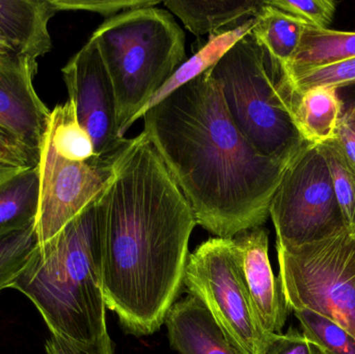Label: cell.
Listing matches in <instances>:
<instances>
[{
    "label": "cell",
    "mask_w": 355,
    "mask_h": 354,
    "mask_svg": "<svg viewBox=\"0 0 355 354\" xmlns=\"http://www.w3.org/2000/svg\"><path fill=\"white\" fill-rule=\"evenodd\" d=\"M183 284L240 354H261L269 337L254 313L234 238L215 237L188 256Z\"/></svg>",
    "instance_id": "52a82bcc"
},
{
    "label": "cell",
    "mask_w": 355,
    "mask_h": 354,
    "mask_svg": "<svg viewBox=\"0 0 355 354\" xmlns=\"http://www.w3.org/2000/svg\"><path fill=\"white\" fill-rule=\"evenodd\" d=\"M331 141L355 170V100L342 114Z\"/></svg>",
    "instance_id": "4dcf8cb0"
},
{
    "label": "cell",
    "mask_w": 355,
    "mask_h": 354,
    "mask_svg": "<svg viewBox=\"0 0 355 354\" xmlns=\"http://www.w3.org/2000/svg\"><path fill=\"white\" fill-rule=\"evenodd\" d=\"M123 151L112 157L71 161L56 153L46 132L37 163L40 199L35 230L39 243L55 236L105 193L116 177V161Z\"/></svg>",
    "instance_id": "9c48e42d"
},
{
    "label": "cell",
    "mask_w": 355,
    "mask_h": 354,
    "mask_svg": "<svg viewBox=\"0 0 355 354\" xmlns=\"http://www.w3.org/2000/svg\"><path fill=\"white\" fill-rule=\"evenodd\" d=\"M164 324L171 346L180 354H240L204 303L193 295L175 303Z\"/></svg>",
    "instance_id": "5bb4252c"
},
{
    "label": "cell",
    "mask_w": 355,
    "mask_h": 354,
    "mask_svg": "<svg viewBox=\"0 0 355 354\" xmlns=\"http://www.w3.org/2000/svg\"><path fill=\"white\" fill-rule=\"evenodd\" d=\"M252 24H254V18L241 23L239 26L209 37V41L207 42L206 45L200 48L189 60L184 62L175 71L174 74L166 81V83L156 91L155 95L148 102L145 108L137 114L135 122L139 118H144L146 112L164 101L176 89L213 68L237 42L250 33Z\"/></svg>",
    "instance_id": "ac0fdd59"
},
{
    "label": "cell",
    "mask_w": 355,
    "mask_h": 354,
    "mask_svg": "<svg viewBox=\"0 0 355 354\" xmlns=\"http://www.w3.org/2000/svg\"><path fill=\"white\" fill-rule=\"evenodd\" d=\"M304 23L263 0L254 17L250 35L265 50L273 62L285 69L300 46Z\"/></svg>",
    "instance_id": "d6986e66"
},
{
    "label": "cell",
    "mask_w": 355,
    "mask_h": 354,
    "mask_svg": "<svg viewBox=\"0 0 355 354\" xmlns=\"http://www.w3.org/2000/svg\"><path fill=\"white\" fill-rule=\"evenodd\" d=\"M355 57V33L304 27L300 46L284 72Z\"/></svg>",
    "instance_id": "ffe728a7"
},
{
    "label": "cell",
    "mask_w": 355,
    "mask_h": 354,
    "mask_svg": "<svg viewBox=\"0 0 355 354\" xmlns=\"http://www.w3.org/2000/svg\"><path fill=\"white\" fill-rule=\"evenodd\" d=\"M25 58H21L8 43L0 39V78L16 70L25 62Z\"/></svg>",
    "instance_id": "1f68e13d"
},
{
    "label": "cell",
    "mask_w": 355,
    "mask_h": 354,
    "mask_svg": "<svg viewBox=\"0 0 355 354\" xmlns=\"http://www.w3.org/2000/svg\"><path fill=\"white\" fill-rule=\"evenodd\" d=\"M209 72L232 122L259 154L290 162L308 143L292 118L283 69L250 33Z\"/></svg>",
    "instance_id": "5b68a950"
},
{
    "label": "cell",
    "mask_w": 355,
    "mask_h": 354,
    "mask_svg": "<svg viewBox=\"0 0 355 354\" xmlns=\"http://www.w3.org/2000/svg\"><path fill=\"white\" fill-rule=\"evenodd\" d=\"M54 6L60 10H87L97 12L106 18L118 12L137 8H150L162 3L159 0H53ZM121 14V12H120Z\"/></svg>",
    "instance_id": "4316f807"
},
{
    "label": "cell",
    "mask_w": 355,
    "mask_h": 354,
    "mask_svg": "<svg viewBox=\"0 0 355 354\" xmlns=\"http://www.w3.org/2000/svg\"><path fill=\"white\" fill-rule=\"evenodd\" d=\"M35 224L0 236V291L10 288L37 247Z\"/></svg>",
    "instance_id": "cb8c5ba5"
},
{
    "label": "cell",
    "mask_w": 355,
    "mask_h": 354,
    "mask_svg": "<svg viewBox=\"0 0 355 354\" xmlns=\"http://www.w3.org/2000/svg\"><path fill=\"white\" fill-rule=\"evenodd\" d=\"M103 204L106 308L129 334L149 336L183 285L193 211L145 132L119 156Z\"/></svg>",
    "instance_id": "6da1fadb"
},
{
    "label": "cell",
    "mask_w": 355,
    "mask_h": 354,
    "mask_svg": "<svg viewBox=\"0 0 355 354\" xmlns=\"http://www.w3.org/2000/svg\"><path fill=\"white\" fill-rule=\"evenodd\" d=\"M47 133L56 153L64 159L87 162L97 157L93 141L79 124L70 99L51 110Z\"/></svg>",
    "instance_id": "44dd1931"
},
{
    "label": "cell",
    "mask_w": 355,
    "mask_h": 354,
    "mask_svg": "<svg viewBox=\"0 0 355 354\" xmlns=\"http://www.w3.org/2000/svg\"><path fill=\"white\" fill-rule=\"evenodd\" d=\"M45 351L46 354H114V346L108 334L87 344L51 334L46 340Z\"/></svg>",
    "instance_id": "f546056e"
},
{
    "label": "cell",
    "mask_w": 355,
    "mask_h": 354,
    "mask_svg": "<svg viewBox=\"0 0 355 354\" xmlns=\"http://www.w3.org/2000/svg\"><path fill=\"white\" fill-rule=\"evenodd\" d=\"M37 70V62L25 60L0 78V130L39 161L51 110L35 91Z\"/></svg>",
    "instance_id": "8fae6325"
},
{
    "label": "cell",
    "mask_w": 355,
    "mask_h": 354,
    "mask_svg": "<svg viewBox=\"0 0 355 354\" xmlns=\"http://www.w3.org/2000/svg\"><path fill=\"white\" fill-rule=\"evenodd\" d=\"M53 0H0V39L21 58L37 62L51 50Z\"/></svg>",
    "instance_id": "4fadbf2b"
},
{
    "label": "cell",
    "mask_w": 355,
    "mask_h": 354,
    "mask_svg": "<svg viewBox=\"0 0 355 354\" xmlns=\"http://www.w3.org/2000/svg\"><path fill=\"white\" fill-rule=\"evenodd\" d=\"M40 199L39 168L0 178V236L33 226Z\"/></svg>",
    "instance_id": "e0dca14e"
},
{
    "label": "cell",
    "mask_w": 355,
    "mask_h": 354,
    "mask_svg": "<svg viewBox=\"0 0 355 354\" xmlns=\"http://www.w3.org/2000/svg\"><path fill=\"white\" fill-rule=\"evenodd\" d=\"M62 73L77 120L91 136L96 155L112 157L124 150L131 139L121 134L114 85L92 37Z\"/></svg>",
    "instance_id": "30bf717a"
},
{
    "label": "cell",
    "mask_w": 355,
    "mask_h": 354,
    "mask_svg": "<svg viewBox=\"0 0 355 354\" xmlns=\"http://www.w3.org/2000/svg\"><path fill=\"white\" fill-rule=\"evenodd\" d=\"M288 309L310 310L355 338V229L295 247L277 245Z\"/></svg>",
    "instance_id": "8992f818"
},
{
    "label": "cell",
    "mask_w": 355,
    "mask_h": 354,
    "mask_svg": "<svg viewBox=\"0 0 355 354\" xmlns=\"http://www.w3.org/2000/svg\"><path fill=\"white\" fill-rule=\"evenodd\" d=\"M302 334L322 354H355V338L335 322L310 310H298Z\"/></svg>",
    "instance_id": "7402d4cb"
},
{
    "label": "cell",
    "mask_w": 355,
    "mask_h": 354,
    "mask_svg": "<svg viewBox=\"0 0 355 354\" xmlns=\"http://www.w3.org/2000/svg\"><path fill=\"white\" fill-rule=\"evenodd\" d=\"M333 180L334 191L346 228L355 229V170L333 141L318 145Z\"/></svg>",
    "instance_id": "d4e9b609"
},
{
    "label": "cell",
    "mask_w": 355,
    "mask_h": 354,
    "mask_svg": "<svg viewBox=\"0 0 355 354\" xmlns=\"http://www.w3.org/2000/svg\"><path fill=\"white\" fill-rule=\"evenodd\" d=\"M277 245L295 247L346 228L329 166L318 145L306 143L290 162L269 207Z\"/></svg>",
    "instance_id": "ba28073f"
},
{
    "label": "cell",
    "mask_w": 355,
    "mask_h": 354,
    "mask_svg": "<svg viewBox=\"0 0 355 354\" xmlns=\"http://www.w3.org/2000/svg\"><path fill=\"white\" fill-rule=\"evenodd\" d=\"M246 288L261 326L267 334H281L287 321V303L268 255V231L262 227L234 237Z\"/></svg>",
    "instance_id": "7c38bea8"
},
{
    "label": "cell",
    "mask_w": 355,
    "mask_h": 354,
    "mask_svg": "<svg viewBox=\"0 0 355 354\" xmlns=\"http://www.w3.org/2000/svg\"><path fill=\"white\" fill-rule=\"evenodd\" d=\"M91 37L114 85L124 136L185 60V35L168 10L150 6L106 19Z\"/></svg>",
    "instance_id": "277c9868"
},
{
    "label": "cell",
    "mask_w": 355,
    "mask_h": 354,
    "mask_svg": "<svg viewBox=\"0 0 355 354\" xmlns=\"http://www.w3.org/2000/svg\"><path fill=\"white\" fill-rule=\"evenodd\" d=\"M37 163L27 150L0 130V178L35 168Z\"/></svg>",
    "instance_id": "83f0119b"
},
{
    "label": "cell",
    "mask_w": 355,
    "mask_h": 354,
    "mask_svg": "<svg viewBox=\"0 0 355 354\" xmlns=\"http://www.w3.org/2000/svg\"><path fill=\"white\" fill-rule=\"evenodd\" d=\"M284 78L293 93L300 94L314 87H339L355 83V57L324 66L284 72Z\"/></svg>",
    "instance_id": "603a6c76"
},
{
    "label": "cell",
    "mask_w": 355,
    "mask_h": 354,
    "mask_svg": "<svg viewBox=\"0 0 355 354\" xmlns=\"http://www.w3.org/2000/svg\"><path fill=\"white\" fill-rule=\"evenodd\" d=\"M261 354H322L302 332L290 328L286 334H271Z\"/></svg>",
    "instance_id": "f1b7e54d"
},
{
    "label": "cell",
    "mask_w": 355,
    "mask_h": 354,
    "mask_svg": "<svg viewBox=\"0 0 355 354\" xmlns=\"http://www.w3.org/2000/svg\"><path fill=\"white\" fill-rule=\"evenodd\" d=\"M143 132L187 200L220 238L262 227L290 162L259 154L232 122L207 71L144 116Z\"/></svg>",
    "instance_id": "7a4b0ae2"
},
{
    "label": "cell",
    "mask_w": 355,
    "mask_h": 354,
    "mask_svg": "<svg viewBox=\"0 0 355 354\" xmlns=\"http://www.w3.org/2000/svg\"><path fill=\"white\" fill-rule=\"evenodd\" d=\"M103 195L55 236L37 243L10 286L35 305L52 335L83 344L107 334L102 278Z\"/></svg>",
    "instance_id": "3957f363"
},
{
    "label": "cell",
    "mask_w": 355,
    "mask_h": 354,
    "mask_svg": "<svg viewBox=\"0 0 355 354\" xmlns=\"http://www.w3.org/2000/svg\"><path fill=\"white\" fill-rule=\"evenodd\" d=\"M263 0L242 1H181L166 0L164 6L174 12L186 28L196 37H209L229 30L239 21L256 16Z\"/></svg>",
    "instance_id": "2e32d148"
},
{
    "label": "cell",
    "mask_w": 355,
    "mask_h": 354,
    "mask_svg": "<svg viewBox=\"0 0 355 354\" xmlns=\"http://www.w3.org/2000/svg\"><path fill=\"white\" fill-rule=\"evenodd\" d=\"M290 110L300 136L314 145L335 139L344 112L338 89L327 87H314L300 94L290 89Z\"/></svg>",
    "instance_id": "9a60e30c"
},
{
    "label": "cell",
    "mask_w": 355,
    "mask_h": 354,
    "mask_svg": "<svg viewBox=\"0 0 355 354\" xmlns=\"http://www.w3.org/2000/svg\"><path fill=\"white\" fill-rule=\"evenodd\" d=\"M269 4L297 19L306 26L329 29L337 10L338 2L331 0H267Z\"/></svg>",
    "instance_id": "484cf974"
}]
</instances>
